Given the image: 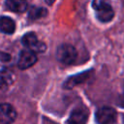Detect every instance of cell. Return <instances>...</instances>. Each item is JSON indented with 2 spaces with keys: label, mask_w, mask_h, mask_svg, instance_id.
<instances>
[{
  "label": "cell",
  "mask_w": 124,
  "mask_h": 124,
  "mask_svg": "<svg viewBox=\"0 0 124 124\" xmlns=\"http://www.w3.org/2000/svg\"><path fill=\"white\" fill-rule=\"evenodd\" d=\"M93 8L96 12V16L101 22H108L114 16L112 7L106 0H94Z\"/></svg>",
  "instance_id": "obj_1"
},
{
  "label": "cell",
  "mask_w": 124,
  "mask_h": 124,
  "mask_svg": "<svg viewBox=\"0 0 124 124\" xmlns=\"http://www.w3.org/2000/svg\"><path fill=\"white\" fill-rule=\"evenodd\" d=\"M56 57L59 62L66 65H70L77 60L78 51L73 46L69 44H63L58 46L56 51Z\"/></svg>",
  "instance_id": "obj_2"
},
{
  "label": "cell",
  "mask_w": 124,
  "mask_h": 124,
  "mask_svg": "<svg viewBox=\"0 0 124 124\" xmlns=\"http://www.w3.org/2000/svg\"><path fill=\"white\" fill-rule=\"evenodd\" d=\"M96 121L98 124H118V114L110 107H103L96 111Z\"/></svg>",
  "instance_id": "obj_3"
},
{
  "label": "cell",
  "mask_w": 124,
  "mask_h": 124,
  "mask_svg": "<svg viewBox=\"0 0 124 124\" xmlns=\"http://www.w3.org/2000/svg\"><path fill=\"white\" fill-rule=\"evenodd\" d=\"M21 42L22 44L30 50H33L34 52H44L46 48V45L39 41L36 34L35 33H32V32H29V33H26L22 39H21Z\"/></svg>",
  "instance_id": "obj_4"
},
{
  "label": "cell",
  "mask_w": 124,
  "mask_h": 124,
  "mask_svg": "<svg viewBox=\"0 0 124 124\" xmlns=\"http://www.w3.org/2000/svg\"><path fill=\"white\" fill-rule=\"evenodd\" d=\"M37 62V55L36 52L30 49H24L21 50L18 56L17 66L21 70H25L33 66Z\"/></svg>",
  "instance_id": "obj_5"
},
{
  "label": "cell",
  "mask_w": 124,
  "mask_h": 124,
  "mask_svg": "<svg viewBox=\"0 0 124 124\" xmlns=\"http://www.w3.org/2000/svg\"><path fill=\"white\" fill-rule=\"evenodd\" d=\"M16 118V111L10 104H0V124H12Z\"/></svg>",
  "instance_id": "obj_6"
},
{
  "label": "cell",
  "mask_w": 124,
  "mask_h": 124,
  "mask_svg": "<svg viewBox=\"0 0 124 124\" xmlns=\"http://www.w3.org/2000/svg\"><path fill=\"white\" fill-rule=\"evenodd\" d=\"M87 120L88 110L83 108H77L71 112L67 124H86Z\"/></svg>",
  "instance_id": "obj_7"
},
{
  "label": "cell",
  "mask_w": 124,
  "mask_h": 124,
  "mask_svg": "<svg viewBox=\"0 0 124 124\" xmlns=\"http://www.w3.org/2000/svg\"><path fill=\"white\" fill-rule=\"evenodd\" d=\"M6 7L15 13H23L28 8V3L26 0H6Z\"/></svg>",
  "instance_id": "obj_8"
},
{
  "label": "cell",
  "mask_w": 124,
  "mask_h": 124,
  "mask_svg": "<svg viewBox=\"0 0 124 124\" xmlns=\"http://www.w3.org/2000/svg\"><path fill=\"white\" fill-rule=\"evenodd\" d=\"M15 80V75L8 69H0V88H8Z\"/></svg>",
  "instance_id": "obj_9"
},
{
  "label": "cell",
  "mask_w": 124,
  "mask_h": 124,
  "mask_svg": "<svg viewBox=\"0 0 124 124\" xmlns=\"http://www.w3.org/2000/svg\"><path fill=\"white\" fill-rule=\"evenodd\" d=\"M16 30L15 21L9 16H0V31L4 34H13Z\"/></svg>",
  "instance_id": "obj_10"
},
{
  "label": "cell",
  "mask_w": 124,
  "mask_h": 124,
  "mask_svg": "<svg viewBox=\"0 0 124 124\" xmlns=\"http://www.w3.org/2000/svg\"><path fill=\"white\" fill-rule=\"evenodd\" d=\"M92 72L91 71H88V72H84L82 74H79V75H77L75 77H71L70 78H68V80L65 82V87L66 88H72L73 86L77 85L78 83H80V82H83L85 79H87L89 77H90V74Z\"/></svg>",
  "instance_id": "obj_11"
},
{
  "label": "cell",
  "mask_w": 124,
  "mask_h": 124,
  "mask_svg": "<svg viewBox=\"0 0 124 124\" xmlns=\"http://www.w3.org/2000/svg\"><path fill=\"white\" fill-rule=\"evenodd\" d=\"M47 14V11L45 8L42 7H32L28 12V16L31 19H38L41 17L46 16Z\"/></svg>",
  "instance_id": "obj_12"
},
{
  "label": "cell",
  "mask_w": 124,
  "mask_h": 124,
  "mask_svg": "<svg viewBox=\"0 0 124 124\" xmlns=\"http://www.w3.org/2000/svg\"><path fill=\"white\" fill-rule=\"evenodd\" d=\"M0 59H1V60H9V59H10V55H9L8 53L0 52Z\"/></svg>",
  "instance_id": "obj_13"
},
{
  "label": "cell",
  "mask_w": 124,
  "mask_h": 124,
  "mask_svg": "<svg viewBox=\"0 0 124 124\" xmlns=\"http://www.w3.org/2000/svg\"><path fill=\"white\" fill-rule=\"evenodd\" d=\"M45 1H46V4H48V5H52V4L54 3L55 0H45Z\"/></svg>",
  "instance_id": "obj_14"
}]
</instances>
